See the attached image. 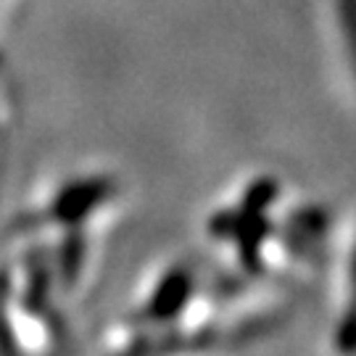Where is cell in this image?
Segmentation results:
<instances>
[{
    "label": "cell",
    "mask_w": 356,
    "mask_h": 356,
    "mask_svg": "<svg viewBox=\"0 0 356 356\" xmlns=\"http://www.w3.org/2000/svg\"><path fill=\"white\" fill-rule=\"evenodd\" d=\"M288 309V296L259 288L209 256L159 261L103 330L122 354L209 351L261 338Z\"/></svg>",
    "instance_id": "1"
},
{
    "label": "cell",
    "mask_w": 356,
    "mask_h": 356,
    "mask_svg": "<svg viewBox=\"0 0 356 356\" xmlns=\"http://www.w3.org/2000/svg\"><path fill=\"white\" fill-rule=\"evenodd\" d=\"M201 229L209 259L267 291L291 296L330 267V211L272 172L241 177L222 191Z\"/></svg>",
    "instance_id": "2"
},
{
    "label": "cell",
    "mask_w": 356,
    "mask_h": 356,
    "mask_svg": "<svg viewBox=\"0 0 356 356\" xmlns=\"http://www.w3.org/2000/svg\"><path fill=\"white\" fill-rule=\"evenodd\" d=\"M132 198L116 169L82 164L51 177L16 227L24 251L48 267L66 304L88 301L127 232Z\"/></svg>",
    "instance_id": "3"
},
{
    "label": "cell",
    "mask_w": 356,
    "mask_h": 356,
    "mask_svg": "<svg viewBox=\"0 0 356 356\" xmlns=\"http://www.w3.org/2000/svg\"><path fill=\"white\" fill-rule=\"evenodd\" d=\"M330 256L335 259V319L332 338L338 351H356V219L335 227Z\"/></svg>",
    "instance_id": "4"
}]
</instances>
